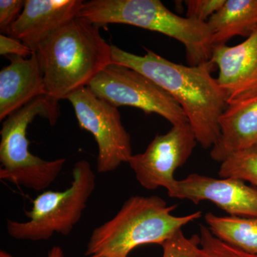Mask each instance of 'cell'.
Listing matches in <instances>:
<instances>
[{"mask_svg":"<svg viewBox=\"0 0 257 257\" xmlns=\"http://www.w3.org/2000/svg\"><path fill=\"white\" fill-rule=\"evenodd\" d=\"M112 63L135 69L170 94L182 109L204 149L212 148L220 137L219 118L227 106L226 96L211 75L210 60L197 66H184L146 50L135 55L111 45Z\"/></svg>","mask_w":257,"mask_h":257,"instance_id":"1","label":"cell"},{"mask_svg":"<svg viewBox=\"0 0 257 257\" xmlns=\"http://www.w3.org/2000/svg\"><path fill=\"white\" fill-rule=\"evenodd\" d=\"M99 29L87 19L77 17L40 43L35 53L47 96L57 101L67 99L112 63L111 45Z\"/></svg>","mask_w":257,"mask_h":257,"instance_id":"2","label":"cell"},{"mask_svg":"<svg viewBox=\"0 0 257 257\" xmlns=\"http://www.w3.org/2000/svg\"><path fill=\"white\" fill-rule=\"evenodd\" d=\"M177 205L168 206L158 196L128 198L111 219L93 230L84 256L126 257L142 245H162L189 223L199 219L202 211L188 215L172 214Z\"/></svg>","mask_w":257,"mask_h":257,"instance_id":"3","label":"cell"},{"mask_svg":"<svg viewBox=\"0 0 257 257\" xmlns=\"http://www.w3.org/2000/svg\"><path fill=\"white\" fill-rule=\"evenodd\" d=\"M77 17L99 27L124 24L175 39L185 47L190 66L206 63L212 55V34L207 23L182 18L160 0H91L84 2Z\"/></svg>","mask_w":257,"mask_h":257,"instance_id":"4","label":"cell"},{"mask_svg":"<svg viewBox=\"0 0 257 257\" xmlns=\"http://www.w3.org/2000/svg\"><path fill=\"white\" fill-rule=\"evenodd\" d=\"M96 187V176L90 163L80 160L72 169V181L64 191H47L25 211L26 221H7V231L13 239L44 241L57 233L67 236L82 217Z\"/></svg>","mask_w":257,"mask_h":257,"instance_id":"5","label":"cell"},{"mask_svg":"<svg viewBox=\"0 0 257 257\" xmlns=\"http://www.w3.org/2000/svg\"><path fill=\"white\" fill-rule=\"evenodd\" d=\"M87 87L98 97L116 107L132 106L147 114L155 113L172 126L189 123L182 106L170 94L135 69L111 63Z\"/></svg>","mask_w":257,"mask_h":257,"instance_id":"6","label":"cell"},{"mask_svg":"<svg viewBox=\"0 0 257 257\" xmlns=\"http://www.w3.org/2000/svg\"><path fill=\"white\" fill-rule=\"evenodd\" d=\"M73 106L79 126L93 135L98 145L99 173L114 172L133 156L131 138L117 107L83 87L67 98Z\"/></svg>","mask_w":257,"mask_h":257,"instance_id":"7","label":"cell"},{"mask_svg":"<svg viewBox=\"0 0 257 257\" xmlns=\"http://www.w3.org/2000/svg\"><path fill=\"white\" fill-rule=\"evenodd\" d=\"M197 140L189 123L175 125L157 135L143 153L133 155L128 164L140 185L148 190L170 188L177 169L192 155Z\"/></svg>","mask_w":257,"mask_h":257,"instance_id":"8","label":"cell"},{"mask_svg":"<svg viewBox=\"0 0 257 257\" xmlns=\"http://www.w3.org/2000/svg\"><path fill=\"white\" fill-rule=\"evenodd\" d=\"M167 191L171 198L188 199L195 204L210 201L231 216L257 217V188L239 179L191 174L175 180Z\"/></svg>","mask_w":257,"mask_h":257,"instance_id":"9","label":"cell"},{"mask_svg":"<svg viewBox=\"0 0 257 257\" xmlns=\"http://www.w3.org/2000/svg\"><path fill=\"white\" fill-rule=\"evenodd\" d=\"M210 62L219 69L216 80L227 104L257 95V29L236 46H214Z\"/></svg>","mask_w":257,"mask_h":257,"instance_id":"10","label":"cell"},{"mask_svg":"<svg viewBox=\"0 0 257 257\" xmlns=\"http://www.w3.org/2000/svg\"><path fill=\"white\" fill-rule=\"evenodd\" d=\"M83 3L82 0H26L23 12L6 35L35 53L47 37L78 16Z\"/></svg>","mask_w":257,"mask_h":257,"instance_id":"11","label":"cell"},{"mask_svg":"<svg viewBox=\"0 0 257 257\" xmlns=\"http://www.w3.org/2000/svg\"><path fill=\"white\" fill-rule=\"evenodd\" d=\"M0 71V120L3 121L39 96L47 95L36 53L29 58L10 56Z\"/></svg>","mask_w":257,"mask_h":257,"instance_id":"12","label":"cell"},{"mask_svg":"<svg viewBox=\"0 0 257 257\" xmlns=\"http://www.w3.org/2000/svg\"><path fill=\"white\" fill-rule=\"evenodd\" d=\"M220 137L211 148L212 160L222 162L257 144V95L227 104L219 118Z\"/></svg>","mask_w":257,"mask_h":257,"instance_id":"13","label":"cell"},{"mask_svg":"<svg viewBox=\"0 0 257 257\" xmlns=\"http://www.w3.org/2000/svg\"><path fill=\"white\" fill-rule=\"evenodd\" d=\"M207 23L214 46L236 36L249 37L257 29V0H226Z\"/></svg>","mask_w":257,"mask_h":257,"instance_id":"14","label":"cell"},{"mask_svg":"<svg viewBox=\"0 0 257 257\" xmlns=\"http://www.w3.org/2000/svg\"><path fill=\"white\" fill-rule=\"evenodd\" d=\"M208 227L216 237L245 252L257 256V217L204 216Z\"/></svg>","mask_w":257,"mask_h":257,"instance_id":"15","label":"cell"},{"mask_svg":"<svg viewBox=\"0 0 257 257\" xmlns=\"http://www.w3.org/2000/svg\"><path fill=\"white\" fill-rule=\"evenodd\" d=\"M221 178H234L249 182L257 188V144L231 155L221 162Z\"/></svg>","mask_w":257,"mask_h":257,"instance_id":"16","label":"cell"},{"mask_svg":"<svg viewBox=\"0 0 257 257\" xmlns=\"http://www.w3.org/2000/svg\"><path fill=\"white\" fill-rule=\"evenodd\" d=\"M200 249L198 257H257L224 242L213 234L209 227L200 226Z\"/></svg>","mask_w":257,"mask_h":257,"instance_id":"17","label":"cell"},{"mask_svg":"<svg viewBox=\"0 0 257 257\" xmlns=\"http://www.w3.org/2000/svg\"><path fill=\"white\" fill-rule=\"evenodd\" d=\"M162 257H198L200 249V238L198 235L187 238L179 230L161 245Z\"/></svg>","mask_w":257,"mask_h":257,"instance_id":"18","label":"cell"},{"mask_svg":"<svg viewBox=\"0 0 257 257\" xmlns=\"http://www.w3.org/2000/svg\"><path fill=\"white\" fill-rule=\"evenodd\" d=\"M225 2L226 0H187L185 2L187 18L207 23L224 5Z\"/></svg>","mask_w":257,"mask_h":257,"instance_id":"19","label":"cell"},{"mask_svg":"<svg viewBox=\"0 0 257 257\" xmlns=\"http://www.w3.org/2000/svg\"><path fill=\"white\" fill-rule=\"evenodd\" d=\"M23 0H1L0 1V31L6 34L12 24L16 21L23 10Z\"/></svg>","mask_w":257,"mask_h":257,"instance_id":"20","label":"cell"},{"mask_svg":"<svg viewBox=\"0 0 257 257\" xmlns=\"http://www.w3.org/2000/svg\"><path fill=\"white\" fill-rule=\"evenodd\" d=\"M32 54V50L20 40L3 34L0 35V55L7 57L19 56L27 58Z\"/></svg>","mask_w":257,"mask_h":257,"instance_id":"21","label":"cell"},{"mask_svg":"<svg viewBox=\"0 0 257 257\" xmlns=\"http://www.w3.org/2000/svg\"><path fill=\"white\" fill-rule=\"evenodd\" d=\"M47 257H64V255L62 248L55 246L49 251Z\"/></svg>","mask_w":257,"mask_h":257,"instance_id":"22","label":"cell"},{"mask_svg":"<svg viewBox=\"0 0 257 257\" xmlns=\"http://www.w3.org/2000/svg\"><path fill=\"white\" fill-rule=\"evenodd\" d=\"M0 257H14L12 256L11 254H10L9 253L6 252L5 251H3V250H1L0 251Z\"/></svg>","mask_w":257,"mask_h":257,"instance_id":"23","label":"cell"}]
</instances>
